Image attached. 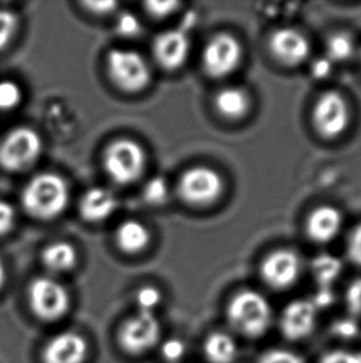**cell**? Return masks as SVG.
I'll return each instance as SVG.
<instances>
[{
    "instance_id": "obj_1",
    "label": "cell",
    "mask_w": 361,
    "mask_h": 363,
    "mask_svg": "<svg viewBox=\"0 0 361 363\" xmlns=\"http://www.w3.org/2000/svg\"><path fill=\"white\" fill-rule=\"evenodd\" d=\"M225 316L230 328L241 337L261 339L271 329L273 306L269 300L256 290H239L228 301Z\"/></svg>"
},
{
    "instance_id": "obj_2",
    "label": "cell",
    "mask_w": 361,
    "mask_h": 363,
    "mask_svg": "<svg viewBox=\"0 0 361 363\" xmlns=\"http://www.w3.org/2000/svg\"><path fill=\"white\" fill-rule=\"evenodd\" d=\"M25 211L39 220H52L66 210L69 187L64 177L54 172H42L30 180L23 191Z\"/></svg>"
},
{
    "instance_id": "obj_3",
    "label": "cell",
    "mask_w": 361,
    "mask_h": 363,
    "mask_svg": "<svg viewBox=\"0 0 361 363\" xmlns=\"http://www.w3.org/2000/svg\"><path fill=\"white\" fill-rule=\"evenodd\" d=\"M103 164L112 182L129 185L139 180L145 170L147 152L135 140L120 138L105 149Z\"/></svg>"
},
{
    "instance_id": "obj_4",
    "label": "cell",
    "mask_w": 361,
    "mask_h": 363,
    "mask_svg": "<svg viewBox=\"0 0 361 363\" xmlns=\"http://www.w3.org/2000/svg\"><path fill=\"white\" fill-rule=\"evenodd\" d=\"M109 77L117 87L137 94L151 82V69L142 55L127 49H113L107 56Z\"/></svg>"
},
{
    "instance_id": "obj_5",
    "label": "cell",
    "mask_w": 361,
    "mask_h": 363,
    "mask_svg": "<svg viewBox=\"0 0 361 363\" xmlns=\"http://www.w3.org/2000/svg\"><path fill=\"white\" fill-rule=\"evenodd\" d=\"M42 140L33 128L18 127L0 143V167L6 172H24L38 162Z\"/></svg>"
},
{
    "instance_id": "obj_6",
    "label": "cell",
    "mask_w": 361,
    "mask_h": 363,
    "mask_svg": "<svg viewBox=\"0 0 361 363\" xmlns=\"http://www.w3.org/2000/svg\"><path fill=\"white\" fill-rule=\"evenodd\" d=\"M29 303L38 318L55 321L67 314L69 294L59 280L51 277H39L30 283Z\"/></svg>"
},
{
    "instance_id": "obj_7",
    "label": "cell",
    "mask_w": 361,
    "mask_h": 363,
    "mask_svg": "<svg viewBox=\"0 0 361 363\" xmlns=\"http://www.w3.org/2000/svg\"><path fill=\"white\" fill-rule=\"evenodd\" d=\"M223 186V180L215 170L207 167H195L180 177L178 192L187 203L205 206L220 196Z\"/></svg>"
},
{
    "instance_id": "obj_8",
    "label": "cell",
    "mask_w": 361,
    "mask_h": 363,
    "mask_svg": "<svg viewBox=\"0 0 361 363\" xmlns=\"http://www.w3.org/2000/svg\"><path fill=\"white\" fill-rule=\"evenodd\" d=\"M161 328L155 314L139 311L122 325L119 344L127 354H144L159 342Z\"/></svg>"
},
{
    "instance_id": "obj_9",
    "label": "cell",
    "mask_w": 361,
    "mask_h": 363,
    "mask_svg": "<svg viewBox=\"0 0 361 363\" xmlns=\"http://www.w3.org/2000/svg\"><path fill=\"white\" fill-rule=\"evenodd\" d=\"M241 59L239 41L228 34L214 36L207 44L202 56V64L207 74L222 79L231 74Z\"/></svg>"
},
{
    "instance_id": "obj_10",
    "label": "cell",
    "mask_w": 361,
    "mask_h": 363,
    "mask_svg": "<svg viewBox=\"0 0 361 363\" xmlns=\"http://www.w3.org/2000/svg\"><path fill=\"white\" fill-rule=\"evenodd\" d=\"M318 310L309 299L293 300L280 315L278 326L283 337L291 342L308 339L317 328Z\"/></svg>"
},
{
    "instance_id": "obj_11",
    "label": "cell",
    "mask_w": 361,
    "mask_h": 363,
    "mask_svg": "<svg viewBox=\"0 0 361 363\" xmlns=\"http://www.w3.org/2000/svg\"><path fill=\"white\" fill-rule=\"evenodd\" d=\"M260 274L271 289H290L297 283L301 274V259L293 250H275L261 263Z\"/></svg>"
},
{
    "instance_id": "obj_12",
    "label": "cell",
    "mask_w": 361,
    "mask_h": 363,
    "mask_svg": "<svg viewBox=\"0 0 361 363\" xmlns=\"http://www.w3.org/2000/svg\"><path fill=\"white\" fill-rule=\"evenodd\" d=\"M313 122L323 137H339L349 123V109L342 96L336 92L323 94L313 111Z\"/></svg>"
},
{
    "instance_id": "obj_13",
    "label": "cell",
    "mask_w": 361,
    "mask_h": 363,
    "mask_svg": "<svg viewBox=\"0 0 361 363\" xmlns=\"http://www.w3.org/2000/svg\"><path fill=\"white\" fill-rule=\"evenodd\" d=\"M190 54V38L185 29L164 31L154 41V55L157 62L168 71L183 66Z\"/></svg>"
},
{
    "instance_id": "obj_14",
    "label": "cell",
    "mask_w": 361,
    "mask_h": 363,
    "mask_svg": "<svg viewBox=\"0 0 361 363\" xmlns=\"http://www.w3.org/2000/svg\"><path fill=\"white\" fill-rule=\"evenodd\" d=\"M88 344L82 335L62 333L50 340L42 351L44 363H84Z\"/></svg>"
},
{
    "instance_id": "obj_15",
    "label": "cell",
    "mask_w": 361,
    "mask_h": 363,
    "mask_svg": "<svg viewBox=\"0 0 361 363\" xmlns=\"http://www.w3.org/2000/svg\"><path fill=\"white\" fill-rule=\"evenodd\" d=\"M270 49L278 61L290 66L301 64L309 55L307 39L294 29L275 31L270 39Z\"/></svg>"
},
{
    "instance_id": "obj_16",
    "label": "cell",
    "mask_w": 361,
    "mask_h": 363,
    "mask_svg": "<svg viewBox=\"0 0 361 363\" xmlns=\"http://www.w3.org/2000/svg\"><path fill=\"white\" fill-rule=\"evenodd\" d=\"M343 217L337 208L319 207L308 217L307 233L313 242L328 243L333 241L342 228Z\"/></svg>"
},
{
    "instance_id": "obj_17",
    "label": "cell",
    "mask_w": 361,
    "mask_h": 363,
    "mask_svg": "<svg viewBox=\"0 0 361 363\" xmlns=\"http://www.w3.org/2000/svg\"><path fill=\"white\" fill-rule=\"evenodd\" d=\"M118 207L117 197L104 187H92L84 194L79 211L88 222H102L112 216Z\"/></svg>"
},
{
    "instance_id": "obj_18",
    "label": "cell",
    "mask_w": 361,
    "mask_h": 363,
    "mask_svg": "<svg viewBox=\"0 0 361 363\" xmlns=\"http://www.w3.org/2000/svg\"><path fill=\"white\" fill-rule=\"evenodd\" d=\"M203 354L210 363H234L239 356V346L233 335L214 331L205 337Z\"/></svg>"
},
{
    "instance_id": "obj_19",
    "label": "cell",
    "mask_w": 361,
    "mask_h": 363,
    "mask_svg": "<svg viewBox=\"0 0 361 363\" xmlns=\"http://www.w3.org/2000/svg\"><path fill=\"white\" fill-rule=\"evenodd\" d=\"M115 241L122 252L127 255H137L150 243V232L142 222L127 220L118 227Z\"/></svg>"
},
{
    "instance_id": "obj_20",
    "label": "cell",
    "mask_w": 361,
    "mask_h": 363,
    "mask_svg": "<svg viewBox=\"0 0 361 363\" xmlns=\"http://www.w3.org/2000/svg\"><path fill=\"white\" fill-rule=\"evenodd\" d=\"M249 96L238 87L222 89L215 97V107L223 117L228 119H239L249 111Z\"/></svg>"
},
{
    "instance_id": "obj_21",
    "label": "cell",
    "mask_w": 361,
    "mask_h": 363,
    "mask_svg": "<svg viewBox=\"0 0 361 363\" xmlns=\"http://www.w3.org/2000/svg\"><path fill=\"white\" fill-rule=\"evenodd\" d=\"M77 250L67 242H55L42 252V262L54 273H66L77 264Z\"/></svg>"
},
{
    "instance_id": "obj_22",
    "label": "cell",
    "mask_w": 361,
    "mask_h": 363,
    "mask_svg": "<svg viewBox=\"0 0 361 363\" xmlns=\"http://www.w3.org/2000/svg\"><path fill=\"white\" fill-rule=\"evenodd\" d=\"M311 269L318 288H332L342 273L343 264L334 255H322L314 258Z\"/></svg>"
},
{
    "instance_id": "obj_23",
    "label": "cell",
    "mask_w": 361,
    "mask_h": 363,
    "mask_svg": "<svg viewBox=\"0 0 361 363\" xmlns=\"http://www.w3.org/2000/svg\"><path fill=\"white\" fill-rule=\"evenodd\" d=\"M328 60L342 62L352 57L354 52L353 40L345 34H338L332 36L327 45Z\"/></svg>"
},
{
    "instance_id": "obj_24",
    "label": "cell",
    "mask_w": 361,
    "mask_h": 363,
    "mask_svg": "<svg viewBox=\"0 0 361 363\" xmlns=\"http://www.w3.org/2000/svg\"><path fill=\"white\" fill-rule=\"evenodd\" d=\"M142 194L145 201L154 206H159L168 200L170 189L165 177H154L147 182Z\"/></svg>"
},
{
    "instance_id": "obj_25",
    "label": "cell",
    "mask_w": 361,
    "mask_h": 363,
    "mask_svg": "<svg viewBox=\"0 0 361 363\" xmlns=\"http://www.w3.org/2000/svg\"><path fill=\"white\" fill-rule=\"evenodd\" d=\"M23 99L21 89L14 81H0V111H11L19 106Z\"/></svg>"
},
{
    "instance_id": "obj_26",
    "label": "cell",
    "mask_w": 361,
    "mask_h": 363,
    "mask_svg": "<svg viewBox=\"0 0 361 363\" xmlns=\"http://www.w3.org/2000/svg\"><path fill=\"white\" fill-rule=\"evenodd\" d=\"M256 363H306V361L292 350L273 347L260 354Z\"/></svg>"
},
{
    "instance_id": "obj_27",
    "label": "cell",
    "mask_w": 361,
    "mask_h": 363,
    "mask_svg": "<svg viewBox=\"0 0 361 363\" xmlns=\"http://www.w3.org/2000/svg\"><path fill=\"white\" fill-rule=\"evenodd\" d=\"M19 25L18 16L10 10L0 9V51L4 50L14 38Z\"/></svg>"
},
{
    "instance_id": "obj_28",
    "label": "cell",
    "mask_w": 361,
    "mask_h": 363,
    "mask_svg": "<svg viewBox=\"0 0 361 363\" xmlns=\"http://www.w3.org/2000/svg\"><path fill=\"white\" fill-rule=\"evenodd\" d=\"M332 334L340 340H354L360 334V325L357 324V320L353 316H344L337 319L331 326Z\"/></svg>"
},
{
    "instance_id": "obj_29",
    "label": "cell",
    "mask_w": 361,
    "mask_h": 363,
    "mask_svg": "<svg viewBox=\"0 0 361 363\" xmlns=\"http://www.w3.org/2000/svg\"><path fill=\"white\" fill-rule=\"evenodd\" d=\"M161 291L155 286H144L137 291V304L139 311L142 313H151L161 304Z\"/></svg>"
},
{
    "instance_id": "obj_30",
    "label": "cell",
    "mask_w": 361,
    "mask_h": 363,
    "mask_svg": "<svg viewBox=\"0 0 361 363\" xmlns=\"http://www.w3.org/2000/svg\"><path fill=\"white\" fill-rule=\"evenodd\" d=\"M345 306H347L349 316L353 318H360L361 316V278L353 280L348 286L344 296Z\"/></svg>"
},
{
    "instance_id": "obj_31",
    "label": "cell",
    "mask_w": 361,
    "mask_h": 363,
    "mask_svg": "<svg viewBox=\"0 0 361 363\" xmlns=\"http://www.w3.org/2000/svg\"><path fill=\"white\" fill-rule=\"evenodd\" d=\"M142 23L132 13H122L117 21L118 34L124 38H134L142 33Z\"/></svg>"
},
{
    "instance_id": "obj_32",
    "label": "cell",
    "mask_w": 361,
    "mask_h": 363,
    "mask_svg": "<svg viewBox=\"0 0 361 363\" xmlns=\"http://www.w3.org/2000/svg\"><path fill=\"white\" fill-rule=\"evenodd\" d=\"M319 363H361V352L349 350H331L322 354Z\"/></svg>"
},
{
    "instance_id": "obj_33",
    "label": "cell",
    "mask_w": 361,
    "mask_h": 363,
    "mask_svg": "<svg viewBox=\"0 0 361 363\" xmlns=\"http://www.w3.org/2000/svg\"><path fill=\"white\" fill-rule=\"evenodd\" d=\"M185 354V345L180 339H170L161 346L162 359L168 363H178Z\"/></svg>"
},
{
    "instance_id": "obj_34",
    "label": "cell",
    "mask_w": 361,
    "mask_h": 363,
    "mask_svg": "<svg viewBox=\"0 0 361 363\" xmlns=\"http://www.w3.org/2000/svg\"><path fill=\"white\" fill-rule=\"evenodd\" d=\"M16 221L14 207L9 202L0 200V236L8 235Z\"/></svg>"
},
{
    "instance_id": "obj_35",
    "label": "cell",
    "mask_w": 361,
    "mask_h": 363,
    "mask_svg": "<svg viewBox=\"0 0 361 363\" xmlns=\"http://www.w3.org/2000/svg\"><path fill=\"white\" fill-rule=\"evenodd\" d=\"M180 6L177 1H147L145 3V8L149 14L155 18H165L176 11Z\"/></svg>"
},
{
    "instance_id": "obj_36",
    "label": "cell",
    "mask_w": 361,
    "mask_h": 363,
    "mask_svg": "<svg viewBox=\"0 0 361 363\" xmlns=\"http://www.w3.org/2000/svg\"><path fill=\"white\" fill-rule=\"evenodd\" d=\"M348 255L354 264L361 267V225L354 230L349 238Z\"/></svg>"
},
{
    "instance_id": "obj_37",
    "label": "cell",
    "mask_w": 361,
    "mask_h": 363,
    "mask_svg": "<svg viewBox=\"0 0 361 363\" xmlns=\"http://www.w3.org/2000/svg\"><path fill=\"white\" fill-rule=\"evenodd\" d=\"M312 304L316 306V309H328L331 305L334 303V293L332 288H318V291L313 295Z\"/></svg>"
},
{
    "instance_id": "obj_38",
    "label": "cell",
    "mask_w": 361,
    "mask_h": 363,
    "mask_svg": "<svg viewBox=\"0 0 361 363\" xmlns=\"http://www.w3.org/2000/svg\"><path fill=\"white\" fill-rule=\"evenodd\" d=\"M84 6L94 14H109L118 6L115 1H86Z\"/></svg>"
},
{
    "instance_id": "obj_39",
    "label": "cell",
    "mask_w": 361,
    "mask_h": 363,
    "mask_svg": "<svg viewBox=\"0 0 361 363\" xmlns=\"http://www.w3.org/2000/svg\"><path fill=\"white\" fill-rule=\"evenodd\" d=\"M312 71L316 77H326L331 72V61L328 59L318 60L313 65Z\"/></svg>"
},
{
    "instance_id": "obj_40",
    "label": "cell",
    "mask_w": 361,
    "mask_h": 363,
    "mask_svg": "<svg viewBox=\"0 0 361 363\" xmlns=\"http://www.w3.org/2000/svg\"><path fill=\"white\" fill-rule=\"evenodd\" d=\"M5 281H6V269H5L4 263L0 258V290L3 289Z\"/></svg>"
}]
</instances>
